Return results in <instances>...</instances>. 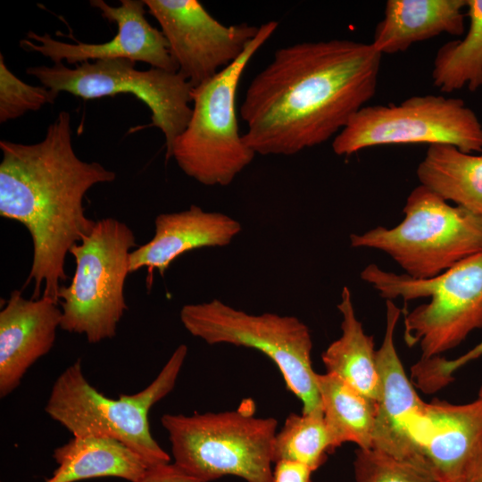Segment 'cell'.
I'll use <instances>...</instances> for the list:
<instances>
[{
  "label": "cell",
  "instance_id": "cell-27",
  "mask_svg": "<svg viewBox=\"0 0 482 482\" xmlns=\"http://www.w3.org/2000/svg\"><path fill=\"white\" fill-rule=\"evenodd\" d=\"M482 357V341L456 359L441 356L420 359L411 368V378L417 387L433 394L449 385L453 373L467 363Z\"/></svg>",
  "mask_w": 482,
  "mask_h": 482
},
{
  "label": "cell",
  "instance_id": "cell-12",
  "mask_svg": "<svg viewBox=\"0 0 482 482\" xmlns=\"http://www.w3.org/2000/svg\"><path fill=\"white\" fill-rule=\"evenodd\" d=\"M161 26L179 71L193 87L236 62L259 27L224 25L197 0H144Z\"/></svg>",
  "mask_w": 482,
  "mask_h": 482
},
{
  "label": "cell",
  "instance_id": "cell-4",
  "mask_svg": "<svg viewBox=\"0 0 482 482\" xmlns=\"http://www.w3.org/2000/svg\"><path fill=\"white\" fill-rule=\"evenodd\" d=\"M161 423L171 444L174 464L204 482L236 476L246 482H272L278 420L255 416V403L236 410L164 414Z\"/></svg>",
  "mask_w": 482,
  "mask_h": 482
},
{
  "label": "cell",
  "instance_id": "cell-26",
  "mask_svg": "<svg viewBox=\"0 0 482 482\" xmlns=\"http://www.w3.org/2000/svg\"><path fill=\"white\" fill-rule=\"evenodd\" d=\"M57 95L42 86H32L17 78L6 66L0 54V122L17 119L54 104Z\"/></svg>",
  "mask_w": 482,
  "mask_h": 482
},
{
  "label": "cell",
  "instance_id": "cell-25",
  "mask_svg": "<svg viewBox=\"0 0 482 482\" xmlns=\"http://www.w3.org/2000/svg\"><path fill=\"white\" fill-rule=\"evenodd\" d=\"M356 482H435L423 467L376 448L355 451Z\"/></svg>",
  "mask_w": 482,
  "mask_h": 482
},
{
  "label": "cell",
  "instance_id": "cell-6",
  "mask_svg": "<svg viewBox=\"0 0 482 482\" xmlns=\"http://www.w3.org/2000/svg\"><path fill=\"white\" fill-rule=\"evenodd\" d=\"M362 280L386 300L428 297L404 317V339L419 345L420 359L440 356L482 328V251L430 278H413L370 264Z\"/></svg>",
  "mask_w": 482,
  "mask_h": 482
},
{
  "label": "cell",
  "instance_id": "cell-22",
  "mask_svg": "<svg viewBox=\"0 0 482 482\" xmlns=\"http://www.w3.org/2000/svg\"><path fill=\"white\" fill-rule=\"evenodd\" d=\"M325 421L335 447L353 443L358 448L373 446L378 403L337 377L317 373Z\"/></svg>",
  "mask_w": 482,
  "mask_h": 482
},
{
  "label": "cell",
  "instance_id": "cell-15",
  "mask_svg": "<svg viewBox=\"0 0 482 482\" xmlns=\"http://www.w3.org/2000/svg\"><path fill=\"white\" fill-rule=\"evenodd\" d=\"M414 438L435 482H455L482 448V399L426 403Z\"/></svg>",
  "mask_w": 482,
  "mask_h": 482
},
{
  "label": "cell",
  "instance_id": "cell-28",
  "mask_svg": "<svg viewBox=\"0 0 482 482\" xmlns=\"http://www.w3.org/2000/svg\"><path fill=\"white\" fill-rule=\"evenodd\" d=\"M312 470L305 465L290 461L275 462L272 482H312Z\"/></svg>",
  "mask_w": 482,
  "mask_h": 482
},
{
  "label": "cell",
  "instance_id": "cell-5",
  "mask_svg": "<svg viewBox=\"0 0 482 482\" xmlns=\"http://www.w3.org/2000/svg\"><path fill=\"white\" fill-rule=\"evenodd\" d=\"M278 26L274 21L260 25L236 62L192 89L189 121L165 157L203 185L229 186L255 156L238 129L237 91L250 60Z\"/></svg>",
  "mask_w": 482,
  "mask_h": 482
},
{
  "label": "cell",
  "instance_id": "cell-18",
  "mask_svg": "<svg viewBox=\"0 0 482 482\" xmlns=\"http://www.w3.org/2000/svg\"><path fill=\"white\" fill-rule=\"evenodd\" d=\"M464 9L467 0H388L370 44L382 55L394 54L443 33L461 36Z\"/></svg>",
  "mask_w": 482,
  "mask_h": 482
},
{
  "label": "cell",
  "instance_id": "cell-29",
  "mask_svg": "<svg viewBox=\"0 0 482 482\" xmlns=\"http://www.w3.org/2000/svg\"><path fill=\"white\" fill-rule=\"evenodd\" d=\"M136 482H204L183 472L174 463H165L151 467Z\"/></svg>",
  "mask_w": 482,
  "mask_h": 482
},
{
  "label": "cell",
  "instance_id": "cell-16",
  "mask_svg": "<svg viewBox=\"0 0 482 482\" xmlns=\"http://www.w3.org/2000/svg\"><path fill=\"white\" fill-rule=\"evenodd\" d=\"M54 299H26L13 290L0 312V396L21 384L28 370L54 346L62 311Z\"/></svg>",
  "mask_w": 482,
  "mask_h": 482
},
{
  "label": "cell",
  "instance_id": "cell-24",
  "mask_svg": "<svg viewBox=\"0 0 482 482\" xmlns=\"http://www.w3.org/2000/svg\"><path fill=\"white\" fill-rule=\"evenodd\" d=\"M335 449L322 408L301 414L290 413L275 436L273 460L274 463L298 462L315 471Z\"/></svg>",
  "mask_w": 482,
  "mask_h": 482
},
{
  "label": "cell",
  "instance_id": "cell-21",
  "mask_svg": "<svg viewBox=\"0 0 482 482\" xmlns=\"http://www.w3.org/2000/svg\"><path fill=\"white\" fill-rule=\"evenodd\" d=\"M416 173L420 185L482 220V154L428 145Z\"/></svg>",
  "mask_w": 482,
  "mask_h": 482
},
{
  "label": "cell",
  "instance_id": "cell-10",
  "mask_svg": "<svg viewBox=\"0 0 482 482\" xmlns=\"http://www.w3.org/2000/svg\"><path fill=\"white\" fill-rule=\"evenodd\" d=\"M452 145L482 152V124L463 100L444 96H411L399 104L366 105L333 138L337 155L387 145Z\"/></svg>",
  "mask_w": 482,
  "mask_h": 482
},
{
  "label": "cell",
  "instance_id": "cell-8",
  "mask_svg": "<svg viewBox=\"0 0 482 482\" xmlns=\"http://www.w3.org/2000/svg\"><path fill=\"white\" fill-rule=\"evenodd\" d=\"M135 246V235L126 223L104 218L70 249L76 268L70 285L59 288L60 328L85 335L91 344L116 335L127 310L124 286Z\"/></svg>",
  "mask_w": 482,
  "mask_h": 482
},
{
  "label": "cell",
  "instance_id": "cell-14",
  "mask_svg": "<svg viewBox=\"0 0 482 482\" xmlns=\"http://www.w3.org/2000/svg\"><path fill=\"white\" fill-rule=\"evenodd\" d=\"M402 314L391 300H386V330L376 351L380 381L373 446L398 459L423 464L414 438L424 403L407 378L397 354L394 336Z\"/></svg>",
  "mask_w": 482,
  "mask_h": 482
},
{
  "label": "cell",
  "instance_id": "cell-7",
  "mask_svg": "<svg viewBox=\"0 0 482 482\" xmlns=\"http://www.w3.org/2000/svg\"><path fill=\"white\" fill-rule=\"evenodd\" d=\"M403 212V220L393 228L352 234L351 246L379 250L419 279L434 278L482 251V220L424 186L411 190Z\"/></svg>",
  "mask_w": 482,
  "mask_h": 482
},
{
  "label": "cell",
  "instance_id": "cell-9",
  "mask_svg": "<svg viewBox=\"0 0 482 482\" xmlns=\"http://www.w3.org/2000/svg\"><path fill=\"white\" fill-rule=\"evenodd\" d=\"M179 317L192 336L209 345H233L265 354L277 365L288 390L302 402V412L321 409L312 363L311 332L298 318L273 312L251 314L219 299L186 304Z\"/></svg>",
  "mask_w": 482,
  "mask_h": 482
},
{
  "label": "cell",
  "instance_id": "cell-13",
  "mask_svg": "<svg viewBox=\"0 0 482 482\" xmlns=\"http://www.w3.org/2000/svg\"><path fill=\"white\" fill-rule=\"evenodd\" d=\"M90 4L100 10L103 18L117 24L116 35L102 44H76L54 39L48 33L33 31L20 42L22 48L48 57L54 63L65 60L70 64L104 59H128L148 63L151 68L178 71L169 45L162 32L153 27L145 18L144 0H121L113 7L103 0H91Z\"/></svg>",
  "mask_w": 482,
  "mask_h": 482
},
{
  "label": "cell",
  "instance_id": "cell-11",
  "mask_svg": "<svg viewBox=\"0 0 482 482\" xmlns=\"http://www.w3.org/2000/svg\"><path fill=\"white\" fill-rule=\"evenodd\" d=\"M135 64L128 59L87 61L74 68L59 62L28 67L26 73L57 96L67 92L88 100L131 94L148 107L151 125L163 133L166 156L189 121L193 87L178 71L157 68L139 71Z\"/></svg>",
  "mask_w": 482,
  "mask_h": 482
},
{
  "label": "cell",
  "instance_id": "cell-31",
  "mask_svg": "<svg viewBox=\"0 0 482 482\" xmlns=\"http://www.w3.org/2000/svg\"><path fill=\"white\" fill-rule=\"evenodd\" d=\"M478 397H479V398L482 399V386H481V387L479 388Z\"/></svg>",
  "mask_w": 482,
  "mask_h": 482
},
{
  "label": "cell",
  "instance_id": "cell-30",
  "mask_svg": "<svg viewBox=\"0 0 482 482\" xmlns=\"http://www.w3.org/2000/svg\"><path fill=\"white\" fill-rule=\"evenodd\" d=\"M455 482H482V448Z\"/></svg>",
  "mask_w": 482,
  "mask_h": 482
},
{
  "label": "cell",
  "instance_id": "cell-20",
  "mask_svg": "<svg viewBox=\"0 0 482 482\" xmlns=\"http://www.w3.org/2000/svg\"><path fill=\"white\" fill-rule=\"evenodd\" d=\"M337 309L342 316L341 336L322 353L327 370L378 403L380 381L372 336L365 333L357 319L350 289L344 287Z\"/></svg>",
  "mask_w": 482,
  "mask_h": 482
},
{
  "label": "cell",
  "instance_id": "cell-2",
  "mask_svg": "<svg viewBox=\"0 0 482 482\" xmlns=\"http://www.w3.org/2000/svg\"><path fill=\"white\" fill-rule=\"evenodd\" d=\"M71 133V115L62 111L38 143L0 141V215L21 223L32 240L24 287L33 282V299L43 295L58 303L61 283L67 279L66 255L96 223L85 214V195L116 179L101 163L77 156Z\"/></svg>",
  "mask_w": 482,
  "mask_h": 482
},
{
  "label": "cell",
  "instance_id": "cell-1",
  "mask_svg": "<svg viewBox=\"0 0 482 482\" xmlns=\"http://www.w3.org/2000/svg\"><path fill=\"white\" fill-rule=\"evenodd\" d=\"M382 54L346 38L278 49L240 107L255 154L293 155L335 137L375 96Z\"/></svg>",
  "mask_w": 482,
  "mask_h": 482
},
{
  "label": "cell",
  "instance_id": "cell-17",
  "mask_svg": "<svg viewBox=\"0 0 482 482\" xmlns=\"http://www.w3.org/2000/svg\"><path fill=\"white\" fill-rule=\"evenodd\" d=\"M234 218L219 212H207L192 204L188 209L159 214L154 220V235L129 254V273L146 268V284L153 272L163 276L170 265L183 253L204 247L229 245L241 232Z\"/></svg>",
  "mask_w": 482,
  "mask_h": 482
},
{
  "label": "cell",
  "instance_id": "cell-19",
  "mask_svg": "<svg viewBox=\"0 0 482 482\" xmlns=\"http://www.w3.org/2000/svg\"><path fill=\"white\" fill-rule=\"evenodd\" d=\"M57 468L45 482H77L97 478L139 480L150 468L125 445L104 437H75L54 449Z\"/></svg>",
  "mask_w": 482,
  "mask_h": 482
},
{
  "label": "cell",
  "instance_id": "cell-23",
  "mask_svg": "<svg viewBox=\"0 0 482 482\" xmlns=\"http://www.w3.org/2000/svg\"><path fill=\"white\" fill-rule=\"evenodd\" d=\"M469 27L462 39L441 46L433 62V84L444 93L482 86V0H467Z\"/></svg>",
  "mask_w": 482,
  "mask_h": 482
},
{
  "label": "cell",
  "instance_id": "cell-3",
  "mask_svg": "<svg viewBox=\"0 0 482 482\" xmlns=\"http://www.w3.org/2000/svg\"><path fill=\"white\" fill-rule=\"evenodd\" d=\"M187 354V345H179L150 385L117 399L96 390L84 376L80 360H77L53 384L46 412L75 437L114 439L150 468L169 463L170 455L151 434L148 412L174 388Z\"/></svg>",
  "mask_w": 482,
  "mask_h": 482
}]
</instances>
